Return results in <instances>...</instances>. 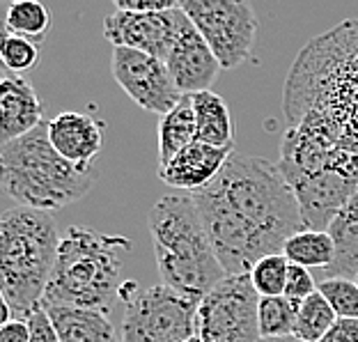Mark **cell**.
<instances>
[{
    "mask_svg": "<svg viewBox=\"0 0 358 342\" xmlns=\"http://www.w3.org/2000/svg\"><path fill=\"white\" fill-rule=\"evenodd\" d=\"M39 44L30 42V39L16 37L5 32L3 44H0V60H3L5 69L12 71V74H26V71L35 69L39 64Z\"/></svg>",
    "mask_w": 358,
    "mask_h": 342,
    "instance_id": "26",
    "label": "cell"
},
{
    "mask_svg": "<svg viewBox=\"0 0 358 342\" xmlns=\"http://www.w3.org/2000/svg\"><path fill=\"white\" fill-rule=\"evenodd\" d=\"M0 179L19 207L51 214L85 198L96 182V170H80L62 159L48 141V127L42 124L0 148Z\"/></svg>",
    "mask_w": 358,
    "mask_h": 342,
    "instance_id": "6",
    "label": "cell"
},
{
    "mask_svg": "<svg viewBox=\"0 0 358 342\" xmlns=\"http://www.w3.org/2000/svg\"><path fill=\"white\" fill-rule=\"evenodd\" d=\"M333 246H336V259L329 269H324V278H349L356 280L358 276V191L352 200L338 211L329 225Z\"/></svg>",
    "mask_w": 358,
    "mask_h": 342,
    "instance_id": "17",
    "label": "cell"
},
{
    "mask_svg": "<svg viewBox=\"0 0 358 342\" xmlns=\"http://www.w3.org/2000/svg\"><path fill=\"white\" fill-rule=\"evenodd\" d=\"M211 248L227 276L250 273L266 255L306 230L296 195L278 164L232 154L207 189L191 193Z\"/></svg>",
    "mask_w": 358,
    "mask_h": 342,
    "instance_id": "1",
    "label": "cell"
},
{
    "mask_svg": "<svg viewBox=\"0 0 358 342\" xmlns=\"http://www.w3.org/2000/svg\"><path fill=\"white\" fill-rule=\"evenodd\" d=\"M42 113L44 106L35 87L21 74L7 71L0 83V143L19 141L42 127Z\"/></svg>",
    "mask_w": 358,
    "mask_h": 342,
    "instance_id": "15",
    "label": "cell"
},
{
    "mask_svg": "<svg viewBox=\"0 0 358 342\" xmlns=\"http://www.w3.org/2000/svg\"><path fill=\"white\" fill-rule=\"evenodd\" d=\"M179 7V3L175 0H157V3H138V0H117L115 10H127V12H136V14H161V12H170Z\"/></svg>",
    "mask_w": 358,
    "mask_h": 342,
    "instance_id": "29",
    "label": "cell"
},
{
    "mask_svg": "<svg viewBox=\"0 0 358 342\" xmlns=\"http://www.w3.org/2000/svg\"><path fill=\"white\" fill-rule=\"evenodd\" d=\"M182 12L205 37L223 69H237L253 53L257 16L243 0H182Z\"/></svg>",
    "mask_w": 358,
    "mask_h": 342,
    "instance_id": "8",
    "label": "cell"
},
{
    "mask_svg": "<svg viewBox=\"0 0 358 342\" xmlns=\"http://www.w3.org/2000/svg\"><path fill=\"white\" fill-rule=\"evenodd\" d=\"M28 327H30V342H60L58 331H55L51 317H48L46 308H39L28 317Z\"/></svg>",
    "mask_w": 358,
    "mask_h": 342,
    "instance_id": "28",
    "label": "cell"
},
{
    "mask_svg": "<svg viewBox=\"0 0 358 342\" xmlns=\"http://www.w3.org/2000/svg\"><path fill=\"white\" fill-rule=\"evenodd\" d=\"M322 342H358V322L356 320H338Z\"/></svg>",
    "mask_w": 358,
    "mask_h": 342,
    "instance_id": "30",
    "label": "cell"
},
{
    "mask_svg": "<svg viewBox=\"0 0 358 342\" xmlns=\"http://www.w3.org/2000/svg\"><path fill=\"white\" fill-rule=\"evenodd\" d=\"M195 141H198V127H195L193 99L184 94L182 101L159 122V168H166L179 152Z\"/></svg>",
    "mask_w": 358,
    "mask_h": 342,
    "instance_id": "19",
    "label": "cell"
},
{
    "mask_svg": "<svg viewBox=\"0 0 358 342\" xmlns=\"http://www.w3.org/2000/svg\"><path fill=\"white\" fill-rule=\"evenodd\" d=\"M60 342H122L108 313L87 308H46Z\"/></svg>",
    "mask_w": 358,
    "mask_h": 342,
    "instance_id": "16",
    "label": "cell"
},
{
    "mask_svg": "<svg viewBox=\"0 0 358 342\" xmlns=\"http://www.w3.org/2000/svg\"><path fill=\"white\" fill-rule=\"evenodd\" d=\"M338 315L333 313V308L327 299L322 297V292L317 290L313 297L301 301L296 306V327L294 336L303 342H322L324 336L336 327Z\"/></svg>",
    "mask_w": 358,
    "mask_h": 342,
    "instance_id": "22",
    "label": "cell"
},
{
    "mask_svg": "<svg viewBox=\"0 0 358 342\" xmlns=\"http://www.w3.org/2000/svg\"><path fill=\"white\" fill-rule=\"evenodd\" d=\"M113 76L143 111L168 115L182 101L166 60L134 48H113Z\"/></svg>",
    "mask_w": 358,
    "mask_h": 342,
    "instance_id": "10",
    "label": "cell"
},
{
    "mask_svg": "<svg viewBox=\"0 0 358 342\" xmlns=\"http://www.w3.org/2000/svg\"><path fill=\"white\" fill-rule=\"evenodd\" d=\"M131 241L122 234H101L71 225L60 241L42 308H87L110 313L122 294V266Z\"/></svg>",
    "mask_w": 358,
    "mask_h": 342,
    "instance_id": "4",
    "label": "cell"
},
{
    "mask_svg": "<svg viewBox=\"0 0 358 342\" xmlns=\"http://www.w3.org/2000/svg\"><path fill=\"white\" fill-rule=\"evenodd\" d=\"M166 64L179 92L189 97L211 90L223 69L221 62L216 60L214 51L205 42V37L200 35L186 14L182 23H179L177 37L166 58Z\"/></svg>",
    "mask_w": 358,
    "mask_h": 342,
    "instance_id": "12",
    "label": "cell"
},
{
    "mask_svg": "<svg viewBox=\"0 0 358 342\" xmlns=\"http://www.w3.org/2000/svg\"><path fill=\"white\" fill-rule=\"evenodd\" d=\"M148 227L159 273L170 290L202 301L227 276L191 193L161 195L150 209Z\"/></svg>",
    "mask_w": 358,
    "mask_h": 342,
    "instance_id": "3",
    "label": "cell"
},
{
    "mask_svg": "<svg viewBox=\"0 0 358 342\" xmlns=\"http://www.w3.org/2000/svg\"><path fill=\"white\" fill-rule=\"evenodd\" d=\"M53 14L39 0H14L7 5L5 14V32L23 39H30L42 46L48 30H51Z\"/></svg>",
    "mask_w": 358,
    "mask_h": 342,
    "instance_id": "21",
    "label": "cell"
},
{
    "mask_svg": "<svg viewBox=\"0 0 358 342\" xmlns=\"http://www.w3.org/2000/svg\"><path fill=\"white\" fill-rule=\"evenodd\" d=\"M60 241L48 211L16 205L0 218V294L16 320L42 308Z\"/></svg>",
    "mask_w": 358,
    "mask_h": 342,
    "instance_id": "5",
    "label": "cell"
},
{
    "mask_svg": "<svg viewBox=\"0 0 358 342\" xmlns=\"http://www.w3.org/2000/svg\"><path fill=\"white\" fill-rule=\"evenodd\" d=\"M289 259L282 253L266 255L253 266L250 280L259 297H285V285H287Z\"/></svg>",
    "mask_w": 358,
    "mask_h": 342,
    "instance_id": "24",
    "label": "cell"
},
{
    "mask_svg": "<svg viewBox=\"0 0 358 342\" xmlns=\"http://www.w3.org/2000/svg\"><path fill=\"white\" fill-rule=\"evenodd\" d=\"M282 111L289 127L320 117L347 150L358 154V19L310 39L285 80Z\"/></svg>",
    "mask_w": 358,
    "mask_h": 342,
    "instance_id": "2",
    "label": "cell"
},
{
    "mask_svg": "<svg viewBox=\"0 0 358 342\" xmlns=\"http://www.w3.org/2000/svg\"><path fill=\"white\" fill-rule=\"evenodd\" d=\"M282 255L289 264H299L306 269H329L336 259V246L329 232L322 230H301L289 237L282 246Z\"/></svg>",
    "mask_w": 358,
    "mask_h": 342,
    "instance_id": "20",
    "label": "cell"
},
{
    "mask_svg": "<svg viewBox=\"0 0 358 342\" xmlns=\"http://www.w3.org/2000/svg\"><path fill=\"white\" fill-rule=\"evenodd\" d=\"M296 306L287 297H262L259 299V333L262 338L294 336Z\"/></svg>",
    "mask_w": 358,
    "mask_h": 342,
    "instance_id": "23",
    "label": "cell"
},
{
    "mask_svg": "<svg viewBox=\"0 0 358 342\" xmlns=\"http://www.w3.org/2000/svg\"><path fill=\"white\" fill-rule=\"evenodd\" d=\"M259 342H303V340L296 336H285V338H262Z\"/></svg>",
    "mask_w": 358,
    "mask_h": 342,
    "instance_id": "32",
    "label": "cell"
},
{
    "mask_svg": "<svg viewBox=\"0 0 358 342\" xmlns=\"http://www.w3.org/2000/svg\"><path fill=\"white\" fill-rule=\"evenodd\" d=\"M191 99L195 111V127H198V141L221 150H234V122L225 99H221L211 90L193 94Z\"/></svg>",
    "mask_w": 358,
    "mask_h": 342,
    "instance_id": "18",
    "label": "cell"
},
{
    "mask_svg": "<svg viewBox=\"0 0 358 342\" xmlns=\"http://www.w3.org/2000/svg\"><path fill=\"white\" fill-rule=\"evenodd\" d=\"M184 19L182 7L161 14H136L115 10L103 19V37L113 48H134L166 60Z\"/></svg>",
    "mask_w": 358,
    "mask_h": 342,
    "instance_id": "11",
    "label": "cell"
},
{
    "mask_svg": "<svg viewBox=\"0 0 358 342\" xmlns=\"http://www.w3.org/2000/svg\"><path fill=\"white\" fill-rule=\"evenodd\" d=\"M0 342H30V327L26 320H12L0 327Z\"/></svg>",
    "mask_w": 358,
    "mask_h": 342,
    "instance_id": "31",
    "label": "cell"
},
{
    "mask_svg": "<svg viewBox=\"0 0 358 342\" xmlns=\"http://www.w3.org/2000/svg\"><path fill=\"white\" fill-rule=\"evenodd\" d=\"M356 283H358V276H356Z\"/></svg>",
    "mask_w": 358,
    "mask_h": 342,
    "instance_id": "34",
    "label": "cell"
},
{
    "mask_svg": "<svg viewBox=\"0 0 358 342\" xmlns=\"http://www.w3.org/2000/svg\"><path fill=\"white\" fill-rule=\"evenodd\" d=\"M259 299L248 273L225 276L200 301V336L207 342H259Z\"/></svg>",
    "mask_w": 358,
    "mask_h": 342,
    "instance_id": "9",
    "label": "cell"
},
{
    "mask_svg": "<svg viewBox=\"0 0 358 342\" xmlns=\"http://www.w3.org/2000/svg\"><path fill=\"white\" fill-rule=\"evenodd\" d=\"M189 342H207V340H205V338H202V336H200V333H198V336H193V338H191Z\"/></svg>",
    "mask_w": 358,
    "mask_h": 342,
    "instance_id": "33",
    "label": "cell"
},
{
    "mask_svg": "<svg viewBox=\"0 0 358 342\" xmlns=\"http://www.w3.org/2000/svg\"><path fill=\"white\" fill-rule=\"evenodd\" d=\"M317 292V283L313 278L310 269L299 266V264H289V273H287V285H285V297L294 304H301L308 297H313Z\"/></svg>",
    "mask_w": 358,
    "mask_h": 342,
    "instance_id": "27",
    "label": "cell"
},
{
    "mask_svg": "<svg viewBox=\"0 0 358 342\" xmlns=\"http://www.w3.org/2000/svg\"><path fill=\"white\" fill-rule=\"evenodd\" d=\"M48 141L55 152L80 170H92L103 148V124L87 113L62 111L46 122Z\"/></svg>",
    "mask_w": 358,
    "mask_h": 342,
    "instance_id": "13",
    "label": "cell"
},
{
    "mask_svg": "<svg viewBox=\"0 0 358 342\" xmlns=\"http://www.w3.org/2000/svg\"><path fill=\"white\" fill-rule=\"evenodd\" d=\"M200 301L154 285L127 301L122 315V342H189L198 336Z\"/></svg>",
    "mask_w": 358,
    "mask_h": 342,
    "instance_id": "7",
    "label": "cell"
},
{
    "mask_svg": "<svg viewBox=\"0 0 358 342\" xmlns=\"http://www.w3.org/2000/svg\"><path fill=\"white\" fill-rule=\"evenodd\" d=\"M234 150H221L214 145L195 141L182 150L166 168H159L161 182L182 193H198L214 182L223 173L225 164L230 161Z\"/></svg>",
    "mask_w": 358,
    "mask_h": 342,
    "instance_id": "14",
    "label": "cell"
},
{
    "mask_svg": "<svg viewBox=\"0 0 358 342\" xmlns=\"http://www.w3.org/2000/svg\"><path fill=\"white\" fill-rule=\"evenodd\" d=\"M317 290L329 301L338 320L358 322V283L349 278H324Z\"/></svg>",
    "mask_w": 358,
    "mask_h": 342,
    "instance_id": "25",
    "label": "cell"
}]
</instances>
